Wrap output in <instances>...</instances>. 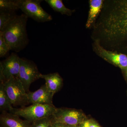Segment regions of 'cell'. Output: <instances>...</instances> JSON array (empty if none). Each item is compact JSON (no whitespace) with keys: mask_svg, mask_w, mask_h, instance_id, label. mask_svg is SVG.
<instances>
[{"mask_svg":"<svg viewBox=\"0 0 127 127\" xmlns=\"http://www.w3.org/2000/svg\"><path fill=\"white\" fill-rule=\"evenodd\" d=\"M57 108L55 106L38 104H32L28 107L15 108L9 112L25 119L32 123L39 119L51 117Z\"/></svg>","mask_w":127,"mask_h":127,"instance_id":"obj_3","label":"cell"},{"mask_svg":"<svg viewBox=\"0 0 127 127\" xmlns=\"http://www.w3.org/2000/svg\"><path fill=\"white\" fill-rule=\"evenodd\" d=\"M10 48L6 43L1 34H0V57H4L5 56Z\"/></svg>","mask_w":127,"mask_h":127,"instance_id":"obj_19","label":"cell"},{"mask_svg":"<svg viewBox=\"0 0 127 127\" xmlns=\"http://www.w3.org/2000/svg\"><path fill=\"white\" fill-rule=\"evenodd\" d=\"M18 9V0H0V10L16 12Z\"/></svg>","mask_w":127,"mask_h":127,"instance_id":"obj_17","label":"cell"},{"mask_svg":"<svg viewBox=\"0 0 127 127\" xmlns=\"http://www.w3.org/2000/svg\"><path fill=\"white\" fill-rule=\"evenodd\" d=\"M40 78L45 79L48 90L55 94L61 90L63 84L62 78L58 72L42 74Z\"/></svg>","mask_w":127,"mask_h":127,"instance_id":"obj_12","label":"cell"},{"mask_svg":"<svg viewBox=\"0 0 127 127\" xmlns=\"http://www.w3.org/2000/svg\"><path fill=\"white\" fill-rule=\"evenodd\" d=\"M29 103L54 106L53 98L55 94L48 90L45 84L34 92L27 93Z\"/></svg>","mask_w":127,"mask_h":127,"instance_id":"obj_10","label":"cell"},{"mask_svg":"<svg viewBox=\"0 0 127 127\" xmlns=\"http://www.w3.org/2000/svg\"><path fill=\"white\" fill-rule=\"evenodd\" d=\"M41 0H18L19 9L28 17L38 22L50 21L52 16L45 11L40 5Z\"/></svg>","mask_w":127,"mask_h":127,"instance_id":"obj_5","label":"cell"},{"mask_svg":"<svg viewBox=\"0 0 127 127\" xmlns=\"http://www.w3.org/2000/svg\"><path fill=\"white\" fill-rule=\"evenodd\" d=\"M103 22L104 34L109 39L116 38L127 55V0L116 1Z\"/></svg>","mask_w":127,"mask_h":127,"instance_id":"obj_1","label":"cell"},{"mask_svg":"<svg viewBox=\"0 0 127 127\" xmlns=\"http://www.w3.org/2000/svg\"><path fill=\"white\" fill-rule=\"evenodd\" d=\"M63 127H78V126H72V125H64Z\"/></svg>","mask_w":127,"mask_h":127,"instance_id":"obj_24","label":"cell"},{"mask_svg":"<svg viewBox=\"0 0 127 127\" xmlns=\"http://www.w3.org/2000/svg\"><path fill=\"white\" fill-rule=\"evenodd\" d=\"M89 127H101L99 124L93 119H89Z\"/></svg>","mask_w":127,"mask_h":127,"instance_id":"obj_20","label":"cell"},{"mask_svg":"<svg viewBox=\"0 0 127 127\" xmlns=\"http://www.w3.org/2000/svg\"><path fill=\"white\" fill-rule=\"evenodd\" d=\"M45 1L55 11L60 12L62 15L71 16L75 11V10L67 8L62 0H45Z\"/></svg>","mask_w":127,"mask_h":127,"instance_id":"obj_15","label":"cell"},{"mask_svg":"<svg viewBox=\"0 0 127 127\" xmlns=\"http://www.w3.org/2000/svg\"><path fill=\"white\" fill-rule=\"evenodd\" d=\"M52 127H63V124L59 123H53Z\"/></svg>","mask_w":127,"mask_h":127,"instance_id":"obj_22","label":"cell"},{"mask_svg":"<svg viewBox=\"0 0 127 127\" xmlns=\"http://www.w3.org/2000/svg\"><path fill=\"white\" fill-rule=\"evenodd\" d=\"M9 99L3 82L0 83V110L1 112L11 111L14 107Z\"/></svg>","mask_w":127,"mask_h":127,"instance_id":"obj_14","label":"cell"},{"mask_svg":"<svg viewBox=\"0 0 127 127\" xmlns=\"http://www.w3.org/2000/svg\"><path fill=\"white\" fill-rule=\"evenodd\" d=\"M20 117L9 112H2L0 116V127H32L31 123Z\"/></svg>","mask_w":127,"mask_h":127,"instance_id":"obj_11","label":"cell"},{"mask_svg":"<svg viewBox=\"0 0 127 127\" xmlns=\"http://www.w3.org/2000/svg\"><path fill=\"white\" fill-rule=\"evenodd\" d=\"M95 44V49L98 55L104 60L118 67L123 71L127 68V55L108 51L101 46L98 41H96Z\"/></svg>","mask_w":127,"mask_h":127,"instance_id":"obj_9","label":"cell"},{"mask_svg":"<svg viewBox=\"0 0 127 127\" xmlns=\"http://www.w3.org/2000/svg\"><path fill=\"white\" fill-rule=\"evenodd\" d=\"M17 16L16 12L0 10V31Z\"/></svg>","mask_w":127,"mask_h":127,"instance_id":"obj_16","label":"cell"},{"mask_svg":"<svg viewBox=\"0 0 127 127\" xmlns=\"http://www.w3.org/2000/svg\"><path fill=\"white\" fill-rule=\"evenodd\" d=\"M25 14L16 16L4 28L0 34L9 45L11 50L20 52L29 42L26 30L28 18Z\"/></svg>","mask_w":127,"mask_h":127,"instance_id":"obj_2","label":"cell"},{"mask_svg":"<svg viewBox=\"0 0 127 127\" xmlns=\"http://www.w3.org/2000/svg\"><path fill=\"white\" fill-rule=\"evenodd\" d=\"M20 58L15 53H12L0 62V82L5 83L12 77L19 78Z\"/></svg>","mask_w":127,"mask_h":127,"instance_id":"obj_8","label":"cell"},{"mask_svg":"<svg viewBox=\"0 0 127 127\" xmlns=\"http://www.w3.org/2000/svg\"><path fill=\"white\" fill-rule=\"evenodd\" d=\"M78 127H89V119H86L78 125Z\"/></svg>","mask_w":127,"mask_h":127,"instance_id":"obj_21","label":"cell"},{"mask_svg":"<svg viewBox=\"0 0 127 127\" xmlns=\"http://www.w3.org/2000/svg\"><path fill=\"white\" fill-rule=\"evenodd\" d=\"M3 83L12 106L23 107L29 104L27 93L19 78L12 77Z\"/></svg>","mask_w":127,"mask_h":127,"instance_id":"obj_4","label":"cell"},{"mask_svg":"<svg viewBox=\"0 0 127 127\" xmlns=\"http://www.w3.org/2000/svg\"><path fill=\"white\" fill-rule=\"evenodd\" d=\"M123 71L124 72V76H125V78L127 81V68Z\"/></svg>","mask_w":127,"mask_h":127,"instance_id":"obj_23","label":"cell"},{"mask_svg":"<svg viewBox=\"0 0 127 127\" xmlns=\"http://www.w3.org/2000/svg\"><path fill=\"white\" fill-rule=\"evenodd\" d=\"M41 74L34 62L20 58L19 78L27 93L32 83L40 78Z\"/></svg>","mask_w":127,"mask_h":127,"instance_id":"obj_7","label":"cell"},{"mask_svg":"<svg viewBox=\"0 0 127 127\" xmlns=\"http://www.w3.org/2000/svg\"><path fill=\"white\" fill-rule=\"evenodd\" d=\"M53 124L51 116L34 121L32 123V127H52Z\"/></svg>","mask_w":127,"mask_h":127,"instance_id":"obj_18","label":"cell"},{"mask_svg":"<svg viewBox=\"0 0 127 127\" xmlns=\"http://www.w3.org/2000/svg\"><path fill=\"white\" fill-rule=\"evenodd\" d=\"M103 1L102 0H91L90 1V10L86 27H90L95 21L97 15L101 10Z\"/></svg>","mask_w":127,"mask_h":127,"instance_id":"obj_13","label":"cell"},{"mask_svg":"<svg viewBox=\"0 0 127 127\" xmlns=\"http://www.w3.org/2000/svg\"><path fill=\"white\" fill-rule=\"evenodd\" d=\"M52 118L53 123L72 126H78L87 119L81 110L65 108H57Z\"/></svg>","mask_w":127,"mask_h":127,"instance_id":"obj_6","label":"cell"}]
</instances>
